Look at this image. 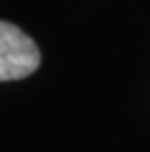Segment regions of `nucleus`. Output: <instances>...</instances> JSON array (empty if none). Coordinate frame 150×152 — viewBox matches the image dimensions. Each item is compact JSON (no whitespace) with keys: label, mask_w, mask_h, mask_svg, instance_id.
<instances>
[{"label":"nucleus","mask_w":150,"mask_h":152,"mask_svg":"<svg viewBox=\"0 0 150 152\" xmlns=\"http://www.w3.org/2000/svg\"><path fill=\"white\" fill-rule=\"evenodd\" d=\"M39 63L35 41L18 26L0 20V82L26 78L37 70Z\"/></svg>","instance_id":"f257e3e1"}]
</instances>
